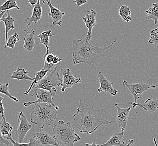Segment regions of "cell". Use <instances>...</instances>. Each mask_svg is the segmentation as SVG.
<instances>
[{
    "label": "cell",
    "instance_id": "obj_1",
    "mask_svg": "<svg viewBox=\"0 0 158 146\" xmlns=\"http://www.w3.org/2000/svg\"><path fill=\"white\" fill-rule=\"evenodd\" d=\"M79 106L77 108L76 113L73 115V120L71 124L73 127L79 129V133H93L99 127L113 123L102 117L105 111L104 108L95 109V102L90 108L84 105L81 99H79Z\"/></svg>",
    "mask_w": 158,
    "mask_h": 146
},
{
    "label": "cell",
    "instance_id": "obj_2",
    "mask_svg": "<svg viewBox=\"0 0 158 146\" xmlns=\"http://www.w3.org/2000/svg\"><path fill=\"white\" fill-rule=\"evenodd\" d=\"M117 42L115 40L106 47H96L91 45L87 38L75 39L72 42L73 63L74 65L86 63L89 65L100 57H105V51L111 47Z\"/></svg>",
    "mask_w": 158,
    "mask_h": 146
},
{
    "label": "cell",
    "instance_id": "obj_3",
    "mask_svg": "<svg viewBox=\"0 0 158 146\" xmlns=\"http://www.w3.org/2000/svg\"><path fill=\"white\" fill-rule=\"evenodd\" d=\"M59 107L48 103L38 102L33 106L31 114L30 120L32 123L37 125L42 129L45 127H48L56 121L57 110Z\"/></svg>",
    "mask_w": 158,
    "mask_h": 146
},
{
    "label": "cell",
    "instance_id": "obj_4",
    "mask_svg": "<svg viewBox=\"0 0 158 146\" xmlns=\"http://www.w3.org/2000/svg\"><path fill=\"white\" fill-rule=\"evenodd\" d=\"M76 128L71 123L59 120L53 127L54 138L60 146H73L74 143L81 140V137L75 133Z\"/></svg>",
    "mask_w": 158,
    "mask_h": 146
},
{
    "label": "cell",
    "instance_id": "obj_5",
    "mask_svg": "<svg viewBox=\"0 0 158 146\" xmlns=\"http://www.w3.org/2000/svg\"><path fill=\"white\" fill-rule=\"evenodd\" d=\"M59 65H57L52 69L48 71V74L42 78V79L35 86V89H44L48 91L55 96L57 92L56 87L61 85L63 79H60L59 73L60 69Z\"/></svg>",
    "mask_w": 158,
    "mask_h": 146
},
{
    "label": "cell",
    "instance_id": "obj_6",
    "mask_svg": "<svg viewBox=\"0 0 158 146\" xmlns=\"http://www.w3.org/2000/svg\"><path fill=\"white\" fill-rule=\"evenodd\" d=\"M123 86L124 87H127L133 95L134 102L136 103L137 100L140 99L143 92L149 89H155L157 86L152 84L151 83V79L149 80V82H144L137 83L135 84H128L126 80L123 82Z\"/></svg>",
    "mask_w": 158,
    "mask_h": 146
},
{
    "label": "cell",
    "instance_id": "obj_7",
    "mask_svg": "<svg viewBox=\"0 0 158 146\" xmlns=\"http://www.w3.org/2000/svg\"><path fill=\"white\" fill-rule=\"evenodd\" d=\"M29 143V146H59L54 137L45 130L33 134Z\"/></svg>",
    "mask_w": 158,
    "mask_h": 146
},
{
    "label": "cell",
    "instance_id": "obj_8",
    "mask_svg": "<svg viewBox=\"0 0 158 146\" xmlns=\"http://www.w3.org/2000/svg\"><path fill=\"white\" fill-rule=\"evenodd\" d=\"M18 121L19 123V127L15 131V134L18 142L23 143L27 134L31 129L32 125L29 123L23 112L19 113Z\"/></svg>",
    "mask_w": 158,
    "mask_h": 146
},
{
    "label": "cell",
    "instance_id": "obj_9",
    "mask_svg": "<svg viewBox=\"0 0 158 146\" xmlns=\"http://www.w3.org/2000/svg\"><path fill=\"white\" fill-rule=\"evenodd\" d=\"M32 96H35L37 99L35 101H29L24 103V109L27 107H28L31 105H33L38 102H44V103H48L54 106H56L53 102L54 96L50 91L44 89H35Z\"/></svg>",
    "mask_w": 158,
    "mask_h": 146
},
{
    "label": "cell",
    "instance_id": "obj_10",
    "mask_svg": "<svg viewBox=\"0 0 158 146\" xmlns=\"http://www.w3.org/2000/svg\"><path fill=\"white\" fill-rule=\"evenodd\" d=\"M61 72L63 75V82L61 85L62 92H65L68 88H72L73 86L82 82V79L74 76L69 68L61 69Z\"/></svg>",
    "mask_w": 158,
    "mask_h": 146
},
{
    "label": "cell",
    "instance_id": "obj_11",
    "mask_svg": "<svg viewBox=\"0 0 158 146\" xmlns=\"http://www.w3.org/2000/svg\"><path fill=\"white\" fill-rule=\"evenodd\" d=\"M44 3H46L45 0H38L37 3L33 6V13L32 16L30 18H27L25 19L24 23L26 24V28H28L32 23L37 24L39 23V25L41 26V24L40 22V20H41L42 16V5Z\"/></svg>",
    "mask_w": 158,
    "mask_h": 146
},
{
    "label": "cell",
    "instance_id": "obj_12",
    "mask_svg": "<svg viewBox=\"0 0 158 146\" xmlns=\"http://www.w3.org/2000/svg\"><path fill=\"white\" fill-rule=\"evenodd\" d=\"M98 79L95 82H98L100 83V87L98 89V91L99 93L102 92H105L110 94L112 96H115L118 93L117 89L113 88V83L111 82L109 80L107 79L102 74L101 72H99L98 74Z\"/></svg>",
    "mask_w": 158,
    "mask_h": 146
},
{
    "label": "cell",
    "instance_id": "obj_13",
    "mask_svg": "<svg viewBox=\"0 0 158 146\" xmlns=\"http://www.w3.org/2000/svg\"><path fill=\"white\" fill-rule=\"evenodd\" d=\"M114 105L117 109L116 123L121 129V130L124 131L127 126V122L129 119V114L131 108H132V106L128 108H122L117 103H115Z\"/></svg>",
    "mask_w": 158,
    "mask_h": 146
},
{
    "label": "cell",
    "instance_id": "obj_14",
    "mask_svg": "<svg viewBox=\"0 0 158 146\" xmlns=\"http://www.w3.org/2000/svg\"><path fill=\"white\" fill-rule=\"evenodd\" d=\"M96 15H97V13L94 10H91L90 11H87L85 16L83 18V20L85 23L86 27L88 29L87 34L86 35L85 38L87 39L89 41L92 39V30L96 26Z\"/></svg>",
    "mask_w": 158,
    "mask_h": 146
},
{
    "label": "cell",
    "instance_id": "obj_15",
    "mask_svg": "<svg viewBox=\"0 0 158 146\" xmlns=\"http://www.w3.org/2000/svg\"><path fill=\"white\" fill-rule=\"evenodd\" d=\"M45 1L46 3H48L50 10V13H48V16L51 17L52 19V23L51 26L57 25L61 26L62 24V18L65 15V13L60 11L58 8L54 7L51 2V0Z\"/></svg>",
    "mask_w": 158,
    "mask_h": 146
},
{
    "label": "cell",
    "instance_id": "obj_16",
    "mask_svg": "<svg viewBox=\"0 0 158 146\" xmlns=\"http://www.w3.org/2000/svg\"><path fill=\"white\" fill-rule=\"evenodd\" d=\"M130 104L132 105L133 108H136L137 106H139L150 114H152L156 112L158 109V99H148L143 103H137V102H130Z\"/></svg>",
    "mask_w": 158,
    "mask_h": 146
},
{
    "label": "cell",
    "instance_id": "obj_17",
    "mask_svg": "<svg viewBox=\"0 0 158 146\" xmlns=\"http://www.w3.org/2000/svg\"><path fill=\"white\" fill-rule=\"evenodd\" d=\"M124 131L121 132H116L113 134L105 143L98 144V146H128L124 140Z\"/></svg>",
    "mask_w": 158,
    "mask_h": 146
},
{
    "label": "cell",
    "instance_id": "obj_18",
    "mask_svg": "<svg viewBox=\"0 0 158 146\" xmlns=\"http://www.w3.org/2000/svg\"><path fill=\"white\" fill-rule=\"evenodd\" d=\"M25 34L23 37V39L24 41V48L28 51L31 52L35 47V45H37L35 43V32L33 29H32L31 32H28L25 30H24Z\"/></svg>",
    "mask_w": 158,
    "mask_h": 146
},
{
    "label": "cell",
    "instance_id": "obj_19",
    "mask_svg": "<svg viewBox=\"0 0 158 146\" xmlns=\"http://www.w3.org/2000/svg\"><path fill=\"white\" fill-rule=\"evenodd\" d=\"M7 15L6 17H5V15H3L2 18H1V21L4 22L5 26V46L6 44L7 41V38H8V33L10 30H13L15 28L14 26V22H15V19L10 16L9 13V10H7Z\"/></svg>",
    "mask_w": 158,
    "mask_h": 146
},
{
    "label": "cell",
    "instance_id": "obj_20",
    "mask_svg": "<svg viewBox=\"0 0 158 146\" xmlns=\"http://www.w3.org/2000/svg\"><path fill=\"white\" fill-rule=\"evenodd\" d=\"M53 37H56V35L55 34H52L51 30H48L47 31L42 32L40 35L37 36V37L40 39V42L38 43L44 45L46 48V53L49 52L50 47L48 45L50 43V38Z\"/></svg>",
    "mask_w": 158,
    "mask_h": 146
},
{
    "label": "cell",
    "instance_id": "obj_21",
    "mask_svg": "<svg viewBox=\"0 0 158 146\" xmlns=\"http://www.w3.org/2000/svg\"><path fill=\"white\" fill-rule=\"evenodd\" d=\"M28 71L25 70V69L18 67L16 71H13V74L10 76V78L12 79H17L18 80L25 79L33 81L34 80V78L29 76L28 75Z\"/></svg>",
    "mask_w": 158,
    "mask_h": 146
},
{
    "label": "cell",
    "instance_id": "obj_22",
    "mask_svg": "<svg viewBox=\"0 0 158 146\" xmlns=\"http://www.w3.org/2000/svg\"><path fill=\"white\" fill-rule=\"evenodd\" d=\"M48 70L44 69H42L38 71L35 72V77L34 78V80H33L29 89L26 92H24V94L25 95H28L31 89L35 87V86H36L38 83H39V82L42 79V78L48 74Z\"/></svg>",
    "mask_w": 158,
    "mask_h": 146
},
{
    "label": "cell",
    "instance_id": "obj_23",
    "mask_svg": "<svg viewBox=\"0 0 158 146\" xmlns=\"http://www.w3.org/2000/svg\"><path fill=\"white\" fill-rule=\"evenodd\" d=\"M147 16L146 19H152L154 22V24H157L158 23V2L152 3V7L146 11Z\"/></svg>",
    "mask_w": 158,
    "mask_h": 146
},
{
    "label": "cell",
    "instance_id": "obj_24",
    "mask_svg": "<svg viewBox=\"0 0 158 146\" xmlns=\"http://www.w3.org/2000/svg\"><path fill=\"white\" fill-rule=\"evenodd\" d=\"M131 14V11L130 7L126 5L120 4V8L119 10V15L124 22H130L132 19Z\"/></svg>",
    "mask_w": 158,
    "mask_h": 146
},
{
    "label": "cell",
    "instance_id": "obj_25",
    "mask_svg": "<svg viewBox=\"0 0 158 146\" xmlns=\"http://www.w3.org/2000/svg\"><path fill=\"white\" fill-rule=\"evenodd\" d=\"M54 56H55V55L53 54L50 53V52L46 53V54L44 55L43 57H44V67L43 69L49 71L51 69H52V68H54L55 66H56V65H55L52 63Z\"/></svg>",
    "mask_w": 158,
    "mask_h": 146
},
{
    "label": "cell",
    "instance_id": "obj_26",
    "mask_svg": "<svg viewBox=\"0 0 158 146\" xmlns=\"http://www.w3.org/2000/svg\"><path fill=\"white\" fill-rule=\"evenodd\" d=\"M13 9H20L19 5L16 2V0H7L3 5L0 6V13Z\"/></svg>",
    "mask_w": 158,
    "mask_h": 146
},
{
    "label": "cell",
    "instance_id": "obj_27",
    "mask_svg": "<svg viewBox=\"0 0 158 146\" xmlns=\"http://www.w3.org/2000/svg\"><path fill=\"white\" fill-rule=\"evenodd\" d=\"M2 119L3 120L1 125V132L3 137L5 138L10 134H12L11 132L13 130V128L8 122H7L5 117H2Z\"/></svg>",
    "mask_w": 158,
    "mask_h": 146
},
{
    "label": "cell",
    "instance_id": "obj_28",
    "mask_svg": "<svg viewBox=\"0 0 158 146\" xmlns=\"http://www.w3.org/2000/svg\"><path fill=\"white\" fill-rule=\"evenodd\" d=\"M18 41H20L19 34L16 32H15L13 35L10 36L9 37L7 38L6 44L4 46L3 49L6 48L7 47L14 49L16 42Z\"/></svg>",
    "mask_w": 158,
    "mask_h": 146
},
{
    "label": "cell",
    "instance_id": "obj_29",
    "mask_svg": "<svg viewBox=\"0 0 158 146\" xmlns=\"http://www.w3.org/2000/svg\"><path fill=\"white\" fill-rule=\"evenodd\" d=\"M0 93L6 95L7 97H9L10 99H13L14 101L16 102H19L18 99H16V97H14L10 93L9 83H6L5 84H2L0 83Z\"/></svg>",
    "mask_w": 158,
    "mask_h": 146
},
{
    "label": "cell",
    "instance_id": "obj_30",
    "mask_svg": "<svg viewBox=\"0 0 158 146\" xmlns=\"http://www.w3.org/2000/svg\"><path fill=\"white\" fill-rule=\"evenodd\" d=\"M148 43L153 44L156 47L158 45V28L154 29L152 30L150 33V39Z\"/></svg>",
    "mask_w": 158,
    "mask_h": 146
},
{
    "label": "cell",
    "instance_id": "obj_31",
    "mask_svg": "<svg viewBox=\"0 0 158 146\" xmlns=\"http://www.w3.org/2000/svg\"><path fill=\"white\" fill-rule=\"evenodd\" d=\"M2 120H3V119L2 118V119L0 120V146H3L5 144L6 146H9L11 144V142L9 140L5 138L1 132V125L2 122Z\"/></svg>",
    "mask_w": 158,
    "mask_h": 146
},
{
    "label": "cell",
    "instance_id": "obj_32",
    "mask_svg": "<svg viewBox=\"0 0 158 146\" xmlns=\"http://www.w3.org/2000/svg\"><path fill=\"white\" fill-rule=\"evenodd\" d=\"M3 97L0 96V114L2 115V117H5L4 116V112L6 110V109L4 108L3 107V104L2 103V100H3Z\"/></svg>",
    "mask_w": 158,
    "mask_h": 146
},
{
    "label": "cell",
    "instance_id": "obj_33",
    "mask_svg": "<svg viewBox=\"0 0 158 146\" xmlns=\"http://www.w3.org/2000/svg\"><path fill=\"white\" fill-rule=\"evenodd\" d=\"M73 3L77 4V6L80 7L82 5L87 3V0H74Z\"/></svg>",
    "mask_w": 158,
    "mask_h": 146
},
{
    "label": "cell",
    "instance_id": "obj_34",
    "mask_svg": "<svg viewBox=\"0 0 158 146\" xmlns=\"http://www.w3.org/2000/svg\"><path fill=\"white\" fill-rule=\"evenodd\" d=\"M62 60H63V59L59 58L57 56H55V55L54 59H53L52 63H53V64H54L55 65H57L60 64V62Z\"/></svg>",
    "mask_w": 158,
    "mask_h": 146
},
{
    "label": "cell",
    "instance_id": "obj_35",
    "mask_svg": "<svg viewBox=\"0 0 158 146\" xmlns=\"http://www.w3.org/2000/svg\"><path fill=\"white\" fill-rule=\"evenodd\" d=\"M38 1V0H28V2L33 6L36 3H37Z\"/></svg>",
    "mask_w": 158,
    "mask_h": 146
},
{
    "label": "cell",
    "instance_id": "obj_36",
    "mask_svg": "<svg viewBox=\"0 0 158 146\" xmlns=\"http://www.w3.org/2000/svg\"><path fill=\"white\" fill-rule=\"evenodd\" d=\"M4 14H5V11H2L0 13V22L1 21V18L4 15Z\"/></svg>",
    "mask_w": 158,
    "mask_h": 146
}]
</instances>
